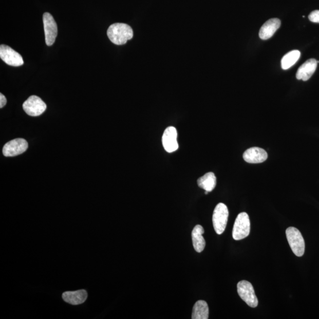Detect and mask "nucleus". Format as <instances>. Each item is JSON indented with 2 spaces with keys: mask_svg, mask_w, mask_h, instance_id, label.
I'll return each mask as SVG.
<instances>
[{
  "mask_svg": "<svg viewBox=\"0 0 319 319\" xmlns=\"http://www.w3.org/2000/svg\"><path fill=\"white\" fill-rule=\"evenodd\" d=\"M310 21L319 23V10H314L309 15Z\"/></svg>",
  "mask_w": 319,
  "mask_h": 319,
  "instance_id": "19",
  "label": "nucleus"
},
{
  "mask_svg": "<svg viewBox=\"0 0 319 319\" xmlns=\"http://www.w3.org/2000/svg\"><path fill=\"white\" fill-rule=\"evenodd\" d=\"M229 211L223 203H219L215 208L212 216L213 226L216 233L220 235L226 230Z\"/></svg>",
  "mask_w": 319,
  "mask_h": 319,
  "instance_id": "4",
  "label": "nucleus"
},
{
  "mask_svg": "<svg viewBox=\"0 0 319 319\" xmlns=\"http://www.w3.org/2000/svg\"><path fill=\"white\" fill-rule=\"evenodd\" d=\"M238 293L247 304L255 308L258 304V301L256 296L254 289L251 283L246 280L239 282L237 285Z\"/></svg>",
  "mask_w": 319,
  "mask_h": 319,
  "instance_id": "5",
  "label": "nucleus"
},
{
  "mask_svg": "<svg viewBox=\"0 0 319 319\" xmlns=\"http://www.w3.org/2000/svg\"><path fill=\"white\" fill-rule=\"evenodd\" d=\"M28 148V143L23 139H16L8 142L3 149L4 156L14 157L22 155Z\"/></svg>",
  "mask_w": 319,
  "mask_h": 319,
  "instance_id": "8",
  "label": "nucleus"
},
{
  "mask_svg": "<svg viewBox=\"0 0 319 319\" xmlns=\"http://www.w3.org/2000/svg\"><path fill=\"white\" fill-rule=\"evenodd\" d=\"M198 186L204 191L211 192L216 186V177L214 173L209 172L198 180Z\"/></svg>",
  "mask_w": 319,
  "mask_h": 319,
  "instance_id": "16",
  "label": "nucleus"
},
{
  "mask_svg": "<svg viewBox=\"0 0 319 319\" xmlns=\"http://www.w3.org/2000/svg\"><path fill=\"white\" fill-rule=\"evenodd\" d=\"M250 227L249 216L246 212L240 213L234 223L232 237L236 241L247 238L250 233Z\"/></svg>",
  "mask_w": 319,
  "mask_h": 319,
  "instance_id": "3",
  "label": "nucleus"
},
{
  "mask_svg": "<svg viewBox=\"0 0 319 319\" xmlns=\"http://www.w3.org/2000/svg\"><path fill=\"white\" fill-rule=\"evenodd\" d=\"M204 232L203 228L200 224H197L192 232L193 245L198 253L202 252L206 246L205 240L203 236Z\"/></svg>",
  "mask_w": 319,
  "mask_h": 319,
  "instance_id": "15",
  "label": "nucleus"
},
{
  "mask_svg": "<svg viewBox=\"0 0 319 319\" xmlns=\"http://www.w3.org/2000/svg\"><path fill=\"white\" fill-rule=\"evenodd\" d=\"M107 35L114 44L123 45L133 38V31L127 24L118 23L109 27Z\"/></svg>",
  "mask_w": 319,
  "mask_h": 319,
  "instance_id": "1",
  "label": "nucleus"
},
{
  "mask_svg": "<svg viewBox=\"0 0 319 319\" xmlns=\"http://www.w3.org/2000/svg\"><path fill=\"white\" fill-rule=\"evenodd\" d=\"M209 318V307L207 303L204 301L197 302L193 308L192 319H208Z\"/></svg>",
  "mask_w": 319,
  "mask_h": 319,
  "instance_id": "17",
  "label": "nucleus"
},
{
  "mask_svg": "<svg viewBox=\"0 0 319 319\" xmlns=\"http://www.w3.org/2000/svg\"><path fill=\"white\" fill-rule=\"evenodd\" d=\"M88 297V293L85 290L74 291H66L63 293L62 298L70 305H78L84 303Z\"/></svg>",
  "mask_w": 319,
  "mask_h": 319,
  "instance_id": "14",
  "label": "nucleus"
},
{
  "mask_svg": "<svg viewBox=\"0 0 319 319\" xmlns=\"http://www.w3.org/2000/svg\"><path fill=\"white\" fill-rule=\"evenodd\" d=\"M281 26L280 20L274 18L267 21L259 30V36L262 40H267L274 34Z\"/></svg>",
  "mask_w": 319,
  "mask_h": 319,
  "instance_id": "13",
  "label": "nucleus"
},
{
  "mask_svg": "<svg viewBox=\"0 0 319 319\" xmlns=\"http://www.w3.org/2000/svg\"><path fill=\"white\" fill-rule=\"evenodd\" d=\"M301 52L297 50L291 51L282 59V68L287 70L293 66L301 57Z\"/></svg>",
  "mask_w": 319,
  "mask_h": 319,
  "instance_id": "18",
  "label": "nucleus"
},
{
  "mask_svg": "<svg viewBox=\"0 0 319 319\" xmlns=\"http://www.w3.org/2000/svg\"><path fill=\"white\" fill-rule=\"evenodd\" d=\"M24 111L27 115L37 117L45 111L47 106L41 98L33 96L30 97L23 104Z\"/></svg>",
  "mask_w": 319,
  "mask_h": 319,
  "instance_id": "6",
  "label": "nucleus"
},
{
  "mask_svg": "<svg viewBox=\"0 0 319 319\" xmlns=\"http://www.w3.org/2000/svg\"><path fill=\"white\" fill-rule=\"evenodd\" d=\"M267 153L259 147H252L247 149L243 155V159L248 163H261L267 159Z\"/></svg>",
  "mask_w": 319,
  "mask_h": 319,
  "instance_id": "11",
  "label": "nucleus"
},
{
  "mask_svg": "<svg viewBox=\"0 0 319 319\" xmlns=\"http://www.w3.org/2000/svg\"><path fill=\"white\" fill-rule=\"evenodd\" d=\"M162 144L165 151L168 153L175 152L179 148L176 128L171 126L165 129L162 137Z\"/></svg>",
  "mask_w": 319,
  "mask_h": 319,
  "instance_id": "10",
  "label": "nucleus"
},
{
  "mask_svg": "<svg viewBox=\"0 0 319 319\" xmlns=\"http://www.w3.org/2000/svg\"><path fill=\"white\" fill-rule=\"evenodd\" d=\"M0 58L6 64L10 66H21L24 64L21 54L9 46L5 45L0 46Z\"/></svg>",
  "mask_w": 319,
  "mask_h": 319,
  "instance_id": "9",
  "label": "nucleus"
},
{
  "mask_svg": "<svg viewBox=\"0 0 319 319\" xmlns=\"http://www.w3.org/2000/svg\"><path fill=\"white\" fill-rule=\"evenodd\" d=\"M286 233L287 241L293 253L297 257H302L305 253V242L301 232L297 228L289 227Z\"/></svg>",
  "mask_w": 319,
  "mask_h": 319,
  "instance_id": "2",
  "label": "nucleus"
},
{
  "mask_svg": "<svg viewBox=\"0 0 319 319\" xmlns=\"http://www.w3.org/2000/svg\"><path fill=\"white\" fill-rule=\"evenodd\" d=\"M7 104V100L3 93H0V108H3Z\"/></svg>",
  "mask_w": 319,
  "mask_h": 319,
  "instance_id": "20",
  "label": "nucleus"
},
{
  "mask_svg": "<svg viewBox=\"0 0 319 319\" xmlns=\"http://www.w3.org/2000/svg\"><path fill=\"white\" fill-rule=\"evenodd\" d=\"M317 66V62L316 59H310L304 63L298 68L296 78L298 80L307 81L312 77Z\"/></svg>",
  "mask_w": 319,
  "mask_h": 319,
  "instance_id": "12",
  "label": "nucleus"
},
{
  "mask_svg": "<svg viewBox=\"0 0 319 319\" xmlns=\"http://www.w3.org/2000/svg\"><path fill=\"white\" fill-rule=\"evenodd\" d=\"M45 34V41L47 46L53 45L58 35V26L53 16L49 13H45L43 16Z\"/></svg>",
  "mask_w": 319,
  "mask_h": 319,
  "instance_id": "7",
  "label": "nucleus"
}]
</instances>
